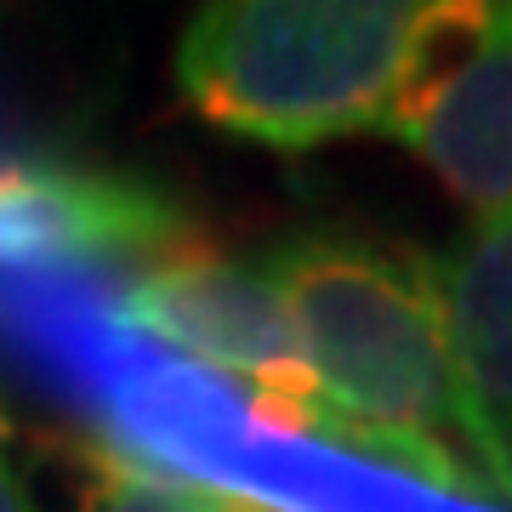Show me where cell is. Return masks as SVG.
Segmentation results:
<instances>
[{
	"label": "cell",
	"mask_w": 512,
	"mask_h": 512,
	"mask_svg": "<svg viewBox=\"0 0 512 512\" xmlns=\"http://www.w3.org/2000/svg\"><path fill=\"white\" fill-rule=\"evenodd\" d=\"M262 274L291 308L313 387L319 439L439 444L467 439L444 330L439 262L348 228H302L262 251Z\"/></svg>",
	"instance_id": "obj_1"
},
{
	"label": "cell",
	"mask_w": 512,
	"mask_h": 512,
	"mask_svg": "<svg viewBox=\"0 0 512 512\" xmlns=\"http://www.w3.org/2000/svg\"><path fill=\"white\" fill-rule=\"evenodd\" d=\"M416 0H217L177 40V92L205 126L262 148L382 131L416 57Z\"/></svg>",
	"instance_id": "obj_2"
},
{
	"label": "cell",
	"mask_w": 512,
	"mask_h": 512,
	"mask_svg": "<svg viewBox=\"0 0 512 512\" xmlns=\"http://www.w3.org/2000/svg\"><path fill=\"white\" fill-rule=\"evenodd\" d=\"M387 137L416 148L473 222L512 211V6H427Z\"/></svg>",
	"instance_id": "obj_3"
},
{
	"label": "cell",
	"mask_w": 512,
	"mask_h": 512,
	"mask_svg": "<svg viewBox=\"0 0 512 512\" xmlns=\"http://www.w3.org/2000/svg\"><path fill=\"white\" fill-rule=\"evenodd\" d=\"M120 313L126 325L171 342L188 359L251 382L268 427L319 433L325 410H319L308 353H302L285 296L262 274V262L177 245V251L154 256L148 268H137V279L120 296Z\"/></svg>",
	"instance_id": "obj_4"
},
{
	"label": "cell",
	"mask_w": 512,
	"mask_h": 512,
	"mask_svg": "<svg viewBox=\"0 0 512 512\" xmlns=\"http://www.w3.org/2000/svg\"><path fill=\"white\" fill-rule=\"evenodd\" d=\"M183 245V211L160 188L74 160H0V268L154 262Z\"/></svg>",
	"instance_id": "obj_5"
},
{
	"label": "cell",
	"mask_w": 512,
	"mask_h": 512,
	"mask_svg": "<svg viewBox=\"0 0 512 512\" xmlns=\"http://www.w3.org/2000/svg\"><path fill=\"white\" fill-rule=\"evenodd\" d=\"M439 296L467 444L490 490L512 501V211L461 234L439 262Z\"/></svg>",
	"instance_id": "obj_6"
},
{
	"label": "cell",
	"mask_w": 512,
	"mask_h": 512,
	"mask_svg": "<svg viewBox=\"0 0 512 512\" xmlns=\"http://www.w3.org/2000/svg\"><path fill=\"white\" fill-rule=\"evenodd\" d=\"M80 512H217L222 495L131 461L114 444H80Z\"/></svg>",
	"instance_id": "obj_7"
},
{
	"label": "cell",
	"mask_w": 512,
	"mask_h": 512,
	"mask_svg": "<svg viewBox=\"0 0 512 512\" xmlns=\"http://www.w3.org/2000/svg\"><path fill=\"white\" fill-rule=\"evenodd\" d=\"M0 512H35V501L23 490V478L6 467V456H0Z\"/></svg>",
	"instance_id": "obj_8"
},
{
	"label": "cell",
	"mask_w": 512,
	"mask_h": 512,
	"mask_svg": "<svg viewBox=\"0 0 512 512\" xmlns=\"http://www.w3.org/2000/svg\"><path fill=\"white\" fill-rule=\"evenodd\" d=\"M217 512H285V507H268V501H251V495H222Z\"/></svg>",
	"instance_id": "obj_9"
},
{
	"label": "cell",
	"mask_w": 512,
	"mask_h": 512,
	"mask_svg": "<svg viewBox=\"0 0 512 512\" xmlns=\"http://www.w3.org/2000/svg\"><path fill=\"white\" fill-rule=\"evenodd\" d=\"M18 433V416H12V404H6V393H0V444Z\"/></svg>",
	"instance_id": "obj_10"
}]
</instances>
